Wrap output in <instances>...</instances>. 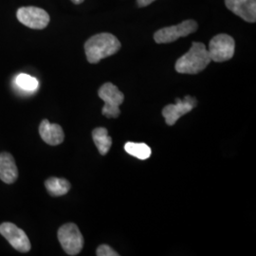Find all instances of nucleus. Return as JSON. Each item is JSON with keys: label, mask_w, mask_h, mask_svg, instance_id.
<instances>
[{"label": "nucleus", "mask_w": 256, "mask_h": 256, "mask_svg": "<svg viewBox=\"0 0 256 256\" xmlns=\"http://www.w3.org/2000/svg\"><path fill=\"white\" fill-rule=\"evenodd\" d=\"M120 48L118 38L108 32L93 36L84 44L86 55L90 64H97L102 59L115 54Z\"/></svg>", "instance_id": "nucleus-1"}, {"label": "nucleus", "mask_w": 256, "mask_h": 256, "mask_svg": "<svg viewBox=\"0 0 256 256\" xmlns=\"http://www.w3.org/2000/svg\"><path fill=\"white\" fill-rule=\"evenodd\" d=\"M210 61L205 45L200 42H194L189 52L176 62L174 68L178 74H198L204 70Z\"/></svg>", "instance_id": "nucleus-2"}, {"label": "nucleus", "mask_w": 256, "mask_h": 256, "mask_svg": "<svg viewBox=\"0 0 256 256\" xmlns=\"http://www.w3.org/2000/svg\"><path fill=\"white\" fill-rule=\"evenodd\" d=\"M98 95L104 102L102 115L108 118H118L120 114V106L124 101V93L113 84L106 82L100 88Z\"/></svg>", "instance_id": "nucleus-3"}, {"label": "nucleus", "mask_w": 256, "mask_h": 256, "mask_svg": "<svg viewBox=\"0 0 256 256\" xmlns=\"http://www.w3.org/2000/svg\"><path fill=\"white\" fill-rule=\"evenodd\" d=\"M58 240L68 256H77L84 247V238L74 223H68L58 230Z\"/></svg>", "instance_id": "nucleus-4"}, {"label": "nucleus", "mask_w": 256, "mask_h": 256, "mask_svg": "<svg viewBox=\"0 0 256 256\" xmlns=\"http://www.w3.org/2000/svg\"><path fill=\"white\" fill-rule=\"evenodd\" d=\"M236 43L232 36L225 34H221L212 38L209 44L208 52L210 60L221 63L228 61L234 54Z\"/></svg>", "instance_id": "nucleus-5"}, {"label": "nucleus", "mask_w": 256, "mask_h": 256, "mask_svg": "<svg viewBox=\"0 0 256 256\" xmlns=\"http://www.w3.org/2000/svg\"><path fill=\"white\" fill-rule=\"evenodd\" d=\"M198 28V25L194 20H185L178 25L158 30L154 34V39L158 44L172 43L180 37L188 36L194 32Z\"/></svg>", "instance_id": "nucleus-6"}, {"label": "nucleus", "mask_w": 256, "mask_h": 256, "mask_svg": "<svg viewBox=\"0 0 256 256\" xmlns=\"http://www.w3.org/2000/svg\"><path fill=\"white\" fill-rule=\"evenodd\" d=\"M16 16L23 25L34 30H43L50 23L48 14L37 7H22L18 10Z\"/></svg>", "instance_id": "nucleus-7"}, {"label": "nucleus", "mask_w": 256, "mask_h": 256, "mask_svg": "<svg viewBox=\"0 0 256 256\" xmlns=\"http://www.w3.org/2000/svg\"><path fill=\"white\" fill-rule=\"evenodd\" d=\"M0 234L9 242L12 247L19 252H28L30 250V242L23 230L12 223L5 222L0 225Z\"/></svg>", "instance_id": "nucleus-8"}, {"label": "nucleus", "mask_w": 256, "mask_h": 256, "mask_svg": "<svg viewBox=\"0 0 256 256\" xmlns=\"http://www.w3.org/2000/svg\"><path fill=\"white\" fill-rule=\"evenodd\" d=\"M198 102L192 96H186L183 100L176 99L174 104H168L162 110V116L168 126H174L178 120L192 111Z\"/></svg>", "instance_id": "nucleus-9"}, {"label": "nucleus", "mask_w": 256, "mask_h": 256, "mask_svg": "<svg viewBox=\"0 0 256 256\" xmlns=\"http://www.w3.org/2000/svg\"><path fill=\"white\" fill-rule=\"evenodd\" d=\"M226 7L248 23L256 21V0H225Z\"/></svg>", "instance_id": "nucleus-10"}, {"label": "nucleus", "mask_w": 256, "mask_h": 256, "mask_svg": "<svg viewBox=\"0 0 256 256\" xmlns=\"http://www.w3.org/2000/svg\"><path fill=\"white\" fill-rule=\"evenodd\" d=\"M39 134L42 140L50 146H58L64 142V134L62 128L57 124H50L43 120L39 126Z\"/></svg>", "instance_id": "nucleus-11"}, {"label": "nucleus", "mask_w": 256, "mask_h": 256, "mask_svg": "<svg viewBox=\"0 0 256 256\" xmlns=\"http://www.w3.org/2000/svg\"><path fill=\"white\" fill-rule=\"evenodd\" d=\"M18 176V170L14 156L7 152L0 154V180L3 182H16Z\"/></svg>", "instance_id": "nucleus-12"}, {"label": "nucleus", "mask_w": 256, "mask_h": 256, "mask_svg": "<svg viewBox=\"0 0 256 256\" xmlns=\"http://www.w3.org/2000/svg\"><path fill=\"white\" fill-rule=\"evenodd\" d=\"M92 138L99 153L102 156L106 155L112 146V138L108 136V130L104 128H95L92 131Z\"/></svg>", "instance_id": "nucleus-13"}, {"label": "nucleus", "mask_w": 256, "mask_h": 256, "mask_svg": "<svg viewBox=\"0 0 256 256\" xmlns=\"http://www.w3.org/2000/svg\"><path fill=\"white\" fill-rule=\"evenodd\" d=\"M48 192L52 196H64L70 189V183L64 178H50L45 182Z\"/></svg>", "instance_id": "nucleus-14"}, {"label": "nucleus", "mask_w": 256, "mask_h": 256, "mask_svg": "<svg viewBox=\"0 0 256 256\" xmlns=\"http://www.w3.org/2000/svg\"><path fill=\"white\" fill-rule=\"evenodd\" d=\"M124 149L129 155L133 156L138 160H147L151 156V149L146 144L140 142H128L124 146Z\"/></svg>", "instance_id": "nucleus-15"}, {"label": "nucleus", "mask_w": 256, "mask_h": 256, "mask_svg": "<svg viewBox=\"0 0 256 256\" xmlns=\"http://www.w3.org/2000/svg\"><path fill=\"white\" fill-rule=\"evenodd\" d=\"M16 84L21 90L26 92H36L39 88V82L36 78L28 74H19L16 78Z\"/></svg>", "instance_id": "nucleus-16"}, {"label": "nucleus", "mask_w": 256, "mask_h": 256, "mask_svg": "<svg viewBox=\"0 0 256 256\" xmlns=\"http://www.w3.org/2000/svg\"><path fill=\"white\" fill-rule=\"evenodd\" d=\"M96 254L98 256H118L119 254L116 252L113 248L108 246V245H101L100 247L97 248Z\"/></svg>", "instance_id": "nucleus-17"}, {"label": "nucleus", "mask_w": 256, "mask_h": 256, "mask_svg": "<svg viewBox=\"0 0 256 256\" xmlns=\"http://www.w3.org/2000/svg\"><path fill=\"white\" fill-rule=\"evenodd\" d=\"M154 1L156 0H137V4L138 5V7L142 8V7H146L148 5H150Z\"/></svg>", "instance_id": "nucleus-18"}, {"label": "nucleus", "mask_w": 256, "mask_h": 256, "mask_svg": "<svg viewBox=\"0 0 256 256\" xmlns=\"http://www.w3.org/2000/svg\"><path fill=\"white\" fill-rule=\"evenodd\" d=\"M72 3H74V4L78 5V4H81V3H82L84 0H72Z\"/></svg>", "instance_id": "nucleus-19"}]
</instances>
